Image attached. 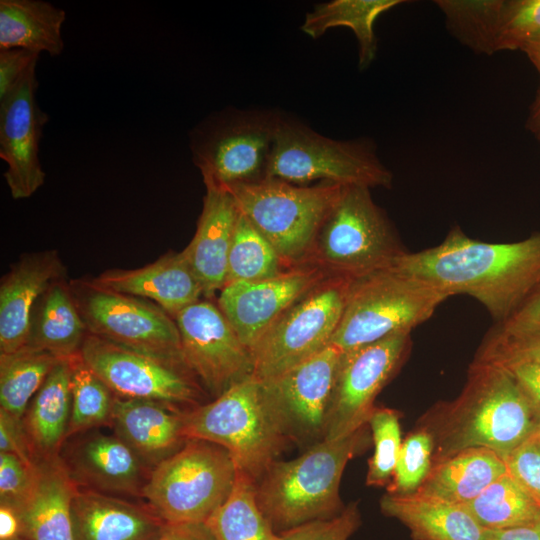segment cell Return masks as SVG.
Wrapping results in <instances>:
<instances>
[{
    "label": "cell",
    "mask_w": 540,
    "mask_h": 540,
    "mask_svg": "<svg viewBox=\"0 0 540 540\" xmlns=\"http://www.w3.org/2000/svg\"><path fill=\"white\" fill-rule=\"evenodd\" d=\"M391 268L449 297L471 296L495 323H503L540 283V232L517 242L491 243L473 239L454 226L440 244L406 252Z\"/></svg>",
    "instance_id": "cell-1"
},
{
    "label": "cell",
    "mask_w": 540,
    "mask_h": 540,
    "mask_svg": "<svg viewBox=\"0 0 540 540\" xmlns=\"http://www.w3.org/2000/svg\"><path fill=\"white\" fill-rule=\"evenodd\" d=\"M432 426V463L468 448H487L504 458L540 433V417L504 367L471 364L467 382L453 402L439 408Z\"/></svg>",
    "instance_id": "cell-2"
},
{
    "label": "cell",
    "mask_w": 540,
    "mask_h": 540,
    "mask_svg": "<svg viewBox=\"0 0 540 540\" xmlns=\"http://www.w3.org/2000/svg\"><path fill=\"white\" fill-rule=\"evenodd\" d=\"M365 426L342 438H323L301 456L269 466L256 482V500L277 533L342 511L341 477L347 462L369 445Z\"/></svg>",
    "instance_id": "cell-3"
},
{
    "label": "cell",
    "mask_w": 540,
    "mask_h": 540,
    "mask_svg": "<svg viewBox=\"0 0 540 540\" xmlns=\"http://www.w3.org/2000/svg\"><path fill=\"white\" fill-rule=\"evenodd\" d=\"M183 436L228 451L237 470L257 482L285 446L284 434L261 382L253 376L213 401L182 412Z\"/></svg>",
    "instance_id": "cell-4"
},
{
    "label": "cell",
    "mask_w": 540,
    "mask_h": 540,
    "mask_svg": "<svg viewBox=\"0 0 540 540\" xmlns=\"http://www.w3.org/2000/svg\"><path fill=\"white\" fill-rule=\"evenodd\" d=\"M406 252L370 189L347 186L324 219L302 265L316 267L328 277L355 280L391 268Z\"/></svg>",
    "instance_id": "cell-5"
},
{
    "label": "cell",
    "mask_w": 540,
    "mask_h": 540,
    "mask_svg": "<svg viewBox=\"0 0 540 540\" xmlns=\"http://www.w3.org/2000/svg\"><path fill=\"white\" fill-rule=\"evenodd\" d=\"M449 296L393 268L352 280L330 344L342 352L395 334L409 333L434 314Z\"/></svg>",
    "instance_id": "cell-6"
},
{
    "label": "cell",
    "mask_w": 540,
    "mask_h": 540,
    "mask_svg": "<svg viewBox=\"0 0 540 540\" xmlns=\"http://www.w3.org/2000/svg\"><path fill=\"white\" fill-rule=\"evenodd\" d=\"M266 178L297 185L313 181L369 189L390 188L391 171L366 139L335 140L293 118L281 116Z\"/></svg>",
    "instance_id": "cell-7"
},
{
    "label": "cell",
    "mask_w": 540,
    "mask_h": 540,
    "mask_svg": "<svg viewBox=\"0 0 540 540\" xmlns=\"http://www.w3.org/2000/svg\"><path fill=\"white\" fill-rule=\"evenodd\" d=\"M226 188L239 211L272 244L288 268L301 266L344 186L297 185L273 178Z\"/></svg>",
    "instance_id": "cell-8"
},
{
    "label": "cell",
    "mask_w": 540,
    "mask_h": 540,
    "mask_svg": "<svg viewBox=\"0 0 540 540\" xmlns=\"http://www.w3.org/2000/svg\"><path fill=\"white\" fill-rule=\"evenodd\" d=\"M237 471L226 449L189 439L152 469L142 498L168 524L206 523L229 498Z\"/></svg>",
    "instance_id": "cell-9"
},
{
    "label": "cell",
    "mask_w": 540,
    "mask_h": 540,
    "mask_svg": "<svg viewBox=\"0 0 540 540\" xmlns=\"http://www.w3.org/2000/svg\"><path fill=\"white\" fill-rule=\"evenodd\" d=\"M282 114L226 108L190 132V150L204 184L227 187L266 178Z\"/></svg>",
    "instance_id": "cell-10"
},
{
    "label": "cell",
    "mask_w": 540,
    "mask_h": 540,
    "mask_svg": "<svg viewBox=\"0 0 540 540\" xmlns=\"http://www.w3.org/2000/svg\"><path fill=\"white\" fill-rule=\"evenodd\" d=\"M69 286L88 333L190 372L176 322L157 304L102 288L88 277L71 279Z\"/></svg>",
    "instance_id": "cell-11"
},
{
    "label": "cell",
    "mask_w": 540,
    "mask_h": 540,
    "mask_svg": "<svg viewBox=\"0 0 540 540\" xmlns=\"http://www.w3.org/2000/svg\"><path fill=\"white\" fill-rule=\"evenodd\" d=\"M352 280L328 277L291 306L251 349L253 377L277 376L327 347Z\"/></svg>",
    "instance_id": "cell-12"
},
{
    "label": "cell",
    "mask_w": 540,
    "mask_h": 540,
    "mask_svg": "<svg viewBox=\"0 0 540 540\" xmlns=\"http://www.w3.org/2000/svg\"><path fill=\"white\" fill-rule=\"evenodd\" d=\"M80 355L117 396L160 402L178 410L198 403L202 386L189 371L87 334Z\"/></svg>",
    "instance_id": "cell-13"
},
{
    "label": "cell",
    "mask_w": 540,
    "mask_h": 540,
    "mask_svg": "<svg viewBox=\"0 0 540 540\" xmlns=\"http://www.w3.org/2000/svg\"><path fill=\"white\" fill-rule=\"evenodd\" d=\"M173 318L187 368L215 398L253 376L251 351L218 305L199 300Z\"/></svg>",
    "instance_id": "cell-14"
},
{
    "label": "cell",
    "mask_w": 540,
    "mask_h": 540,
    "mask_svg": "<svg viewBox=\"0 0 540 540\" xmlns=\"http://www.w3.org/2000/svg\"><path fill=\"white\" fill-rule=\"evenodd\" d=\"M410 345V334L403 333L343 352L324 439L342 438L367 425L376 396L397 371Z\"/></svg>",
    "instance_id": "cell-15"
},
{
    "label": "cell",
    "mask_w": 540,
    "mask_h": 540,
    "mask_svg": "<svg viewBox=\"0 0 540 540\" xmlns=\"http://www.w3.org/2000/svg\"><path fill=\"white\" fill-rule=\"evenodd\" d=\"M343 352L329 344L290 368L260 381L265 397L288 439H323Z\"/></svg>",
    "instance_id": "cell-16"
},
{
    "label": "cell",
    "mask_w": 540,
    "mask_h": 540,
    "mask_svg": "<svg viewBox=\"0 0 540 540\" xmlns=\"http://www.w3.org/2000/svg\"><path fill=\"white\" fill-rule=\"evenodd\" d=\"M38 81L32 68L5 97L0 99V157L13 199L32 196L45 182L39 159V143L49 117L36 98Z\"/></svg>",
    "instance_id": "cell-17"
},
{
    "label": "cell",
    "mask_w": 540,
    "mask_h": 540,
    "mask_svg": "<svg viewBox=\"0 0 540 540\" xmlns=\"http://www.w3.org/2000/svg\"><path fill=\"white\" fill-rule=\"evenodd\" d=\"M326 278L316 267L294 266L272 278L224 286L217 305L251 351L291 306Z\"/></svg>",
    "instance_id": "cell-18"
},
{
    "label": "cell",
    "mask_w": 540,
    "mask_h": 540,
    "mask_svg": "<svg viewBox=\"0 0 540 540\" xmlns=\"http://www.w3.org/2000/svg\"><path fill=\"white\" fill-rule=\"evenodd\" d=\"M59 456L80 489L142 497L150 472L119 437L91 429L67 438Z\"/></svg>",
    "instance_id": "cell-19"
},
{
    "label": "cell",
    "mask_w": 540,
    "mask_h": 540,
    "mask_svg": "<svg viewBox=\"0 0 540 540\" xmlns=\"http://www.w3.org/2000/svg\"><path fill=\"white\" fill-rule=\"evenodd\" d=\"M67 278L56 250L23 254L0 283V354L26 346L34 310L49 286Z\"/></svg>",
    "instance_id": "cell-20"
},
{
    "label": "cell",
    "mask_w": 540,
    "mask_h": 540,
    "mask_svg": "<svg viewBox=\"0 0 540 540\" xmlns=\"http://www.w3.org/2000/svg\"><path fill=\"white\" fill-rule=\"evenodd\" d=\"M205 186L196 232L181 252L199 280L203 295L211 298L225 286L228 255L240 211L226 188Z\"/></svg>",
    "instance_id": "cell-21"
},
{
    "label": "cell",
    "mask_w": 540,
    "mask_h": 540,
    "mask_svg": "<svg viewBox=\"0 0 540 540\" xmlns=\"http://www.w3.org/2000/svg\"><path fill=\"white\" fill-rule=\"evenodd\" d=\"M71 516L75 540H158L167 525L147 503L80 488Z\"/></svg>",
    "instance_id": "cell-22"
},
{
    "label": "cell",
    "mask_w": 540,
    "mask_h": 540,
    "mask_svg": "<svg viewBox=\"0 0 540 540\" xmlns=\"http://www.w3.org/2000/svg\"><path fill=\"white\" fill-rule=\"evenodd\" d=\"M92 279L102 288L151 301L172 317L203 295L182 252H168L136 269H109Z\"/></svg>",
    "instance_id": "cell-23"
},
{
    "label": "cell",
    "mask_w": 540,
    "mask_h": 540,
    "mask_svg": "<svg viewBox=\"0 0 540 540\" xmlns=\"http://www.w3.org/2000/svg\"><path fill=\"white\" fill-rule=\"evenodd\" d=\"M182 412L160 402L115 397L110 424L151 470L187 441Z\"/></svg>",
    "instance_id": "cell-24"
},
{
    "label": "cell",
    "mask_w": 540,
    "mask_h": 540,
    "mask_svg": "<svg viewBox=\"0 0 540 540\" xmlns=\"http://www.w3.org/2000/svg\"><path fill=\"white\" fill-rule=\"evenodd\" d=\"M59 454L37 458L31 493L17 512L27 540H75L71 505L78 491Z\"/></svg>",
    "instance_id": "cell-25"
},
{
    "label": "cell",
    "mask_w": 540,
    "mask_h": 540,
    "mask_svg": "<svg viewBox=\"0 0 540 540\" xmlns=\"http://www.w3.org/2000/svg\"><path fill=\"white\" fill-rule=\"evenodd\" d=\"M380 507L385 515L408 527L414 540H488L487 529L463 504L416 493H387Z\"/></svg>",
    "instance_id": "cell-26"
},
{
    "label": "cell",
    "mask_w": 540,
    "mask_h": 540,
    "mask_svg": "<svg viewBox=\"0 0 540 540\" xmlns=\"http://www.w3.org/2000/svg\"><path fill=\"white\" fill-rule=\"evenodd\" d=\"M504 459L487 448H468L432 463L413 492L455 504H466L507 473Z\"/></svg>",
    "instance_id": "cell-27"
},
{
    "label": "cell",
    "mask_w": 540,
    "mask_h": 540,
    "mask_svg": "<svg viewBox=\"0 0 540 540\" xmlns=\"http://www.w3.org/2000/svg\"><path fill=\"white\" fill-rule=\"evenodd\" d=\"M71 367L61 359L31 399L22 422L35 458L58 455L71 416Z\"/></svg>",
    "instance_id": "cell-28"
},
{
    "label": "cell",
    "mask_w": 540,
    "mask_h": 540,
    "mask_svg": "<svg viewBox=\"0 0 540 540\" xmlns=\"http://www.w3.org/2000/svg\"><path fill=\"white\" fill-rule=\"evenodd\" d=\"M88 334L67 278L53 282L40 298L32 317L26 346L44 350L58 359L80 354Z\"/></svg>",
    "instance_id": "cell-29"
},
{
    "label": "cell",
    "mask_w": 540,
    "mask_h": 540,
    "mask_svg": "<svg viewBox=\"0 0 540 540\" xmlns=\"http://www.w3.org/2000/svg\"><path fill=\"white\" fill-rule=\"evenodd\" d=\"M63 9L42 0L0 1V50L20 48L51 56L64 48Z\"/></svg>",
    "instance_id": "cell-30"
},
{
    "label": "cell",
    "mask_w": 540,
    "mask_h": 540,
    "mask_svg": "<svg viewBox=\"0 0 540 540\" xmlns=\"http://www.w3.org/2000/svg\"><path fill=\"white\" fill-rule=\"evenodd\" d=\"M402 0H332L314 6L305 16L300 29L313 39L327 30L345 26L350 28L358 44V66L366 69L375 60L377 39L374 24L378 17Z\"/></svg>",
    "instance_id": "cell-31"
},
{
    "label": "cell",
    "mask_w": 540,
    "mask_h": 540,
    "mask_svg": "<svg viewBox=\"0 0 540 540\" xmlns=\"http://www.w3.org/2000/svg\"><path fill=\"white\" fill-rule=\"evenodd\" d=\"M59 360L47 351L29 346L0 354V409L22 419L31 399Z\"/></svg>",
    "instance_id": "cell-32"
},
{
    "label": "cell",
    "mask_w": 540,
    "mask_h": 540,
    "mask_svg": "<svg viewBox=\"0 0 540 540\" xmlns=\"http://www.w3.org/2000/svg\"><path fill=\"white\" fill-rule=\"evenodd\" d=\"M206 524L216 540H279L258 506L256 482L240 471L229 498Z\"/></svg>",
    "instance_id": "cell-33"
},
{
    "label": "cell",
    "mask_w": 540,
    "mask_h": 540,
    "mask_svg": "<svg viewBox=\"0 0 540 540\" xmlns=\"http://www.w3.org/2000/svg\"><path fill=\"white\" fill-rule=\"evenodd\" d=\"M487 530L540 521V506L507 472L472 501L463 504Z\"/></svg>",
    "instance_id": "cell-34"
},
{
    "label": "cell",
    "mask_w": 540,
    "mask_h": 540,
    "mask_svg": "<svg viewBox=\"0 0 540 540\" xmlns=\"http://www.w3.org/2000/svg\"><path fill=\"white\" fill-rule=\"evenodd\" d=\"M447 30L476 54L497 52V36L504 0H437Z\"/></svg>",
    "instance_id": "cell-35"
},
{
    "label": "cell",
    "mask_w": 540,
    "mask_h": 540,
    "mask_svg": "<svg viewBox=\"0 0 540 540\" xmlns=\"http://www.w3.org/2000/svg\"><path fill=\"white\" fill-rule=\"evenodd\" d=\"M287 269L272 244L240 212L229 250L225 286L272 278Z\"/></svg>",
    "instance_id": "cell-36"
},
{
    "label": "cell",
    "mask_w": 540,
    "mask_h": 540,
    "mask_svg": "<svg viewBox=\"0 0 540 540\" xmlns=\"http://www.w3.org/2000/svg\"><path fill=\"white\" fill-rule=\"evenodd\" d=\"M71 367V416L66 439L111 422L116 395L83 361L69 359Z\"/></svg>",
    "instance_id": "cell-37"
},
{
    "label": "cell",
    "mask_w": 540,
    "mask_h": 540,
    "mask_svg": "<svg viewBox=\"0 0 540 540\" xmlns=\"http://www.w3.org/2000/svg\"><path fill=\"white\" fill-rule=\"evenodd\" d=\"M514 361L540 363V324L495 323L474 359V362L496 365Z\"/></svg>",
    "instance_id": "cell-38"
},
{
    "label": "cell",
    "mask_w": 540,
    "mask_h": 540,
    "mask_svg": "<svg viewBox=\"0 0 540 540\" xmlns=\"http://www.w3.org/2000/svg\"><path fill=\"white\" fill-rule=\"evenodd\" d=\"M374 453L369 460L366 485L382 487L390 483L402 445L399 414L389 408H374L368 423Z\"/></svg>",
    "instance_id": "cell-39"
},
{
    "label": "cell",
    "mask_w": 540,
    "mask_h": 540,
    "mask_svg": "<svg viewBox=\"0 0 540 540\" xmlns=\"http://www.w3.org/2000/svg\"><path fill=\"white\" fill-rule=\"evenodd\" d=\"M432 435L424 428L411 433L402 442L388 493L415 492L427 476L433 455Z\"/></svg>",
    "instance_id": "cell-40"
},
{
    "label": "cell",
    "mask_w": 540,
    "mask_h": 540,
    "mask_svg": "<svg viewBox=\"0 0 540 540\" xmlns=\"http://www.w3.org/2000/svg\"><path fill=\"white\" fill-rule=\"evenodd\" d=\"M539 34L540 0H504L497 36V52L522 50Z\"/></svg>",
    "instance_id": "cell-41"
},
{
    "label": "cell",
    "mask_w": 540,
    "mask_h": 540,
    "mask_svg": "<svg viewBox=\"0 0 540 540\" xmlns=\"http://www.w3.org/2000/svg\"><path fill=\"white\" fill-rule=\"evenodd\" d=\"M360 525L357 504L343 508L337 515L310 521L279 534V540H348Z\"/></svg>",
    "instance_id": "cell-42"
},
{
    "label": "cell",
    "mask_w": 540,
    "mask_h": 540,
    "mask_svg": "<svg viewBox=\"0 0 540 540\" xmlns=\"http://www.w3.org/2000/svg\"><path fill=\"white\" fill-rule=\"evenodd\" d=\"M34 473L35 465L30 466L15 455L0 453V504L18 512L31 493Z\"/></svg>",
    "instance_id": "cell-43"
},
{
    "label": "cell",
    "mask_w": 540,
    "mask_h": 540,
    "mask_svg": "<svg viewBox=\"0 0 540 540\" xmlns=\"http://www.w3.org/2000/svg\"><path fill=\"white\" fill-rule=\"evenodd\" d=\"M503 459L508 473L540 506V435L523 442Z\"/></svg>",
    "instance_id": "cell-44"
},
{
    "label": "cell",
    "mask_w": 540,
    "mask_h": 540,
    "mask_svg": "<svg viewBox=\"0 0 540 540\" xmlns=\"http://www.w3.org/2000/svg\"><path fill=\"white\" fill-rule=\"evenodd\" d=\"M38 53L13 48L0 50V99L11 92L37 66Z\"/></svg>",
    "instance_id": "cell-45"
},
{
    "label": "cell",
    "mask_w": 540,
    "mask_h": 540,
    "mask_svg": "<svg viewBox=\"0 0 540 540\" xmlns=\"http://www.w3.org/2000/svg\"><path fill=\"white\" fill-rule=\"evenodd\" d=\"M0 453L15 455L26 464L35 465V454L22 419H18L2 409H0Z\"/></svg>",
    "instance_id": "cell-46"
},
{
    "label": "cell",
    "mask_w": 540,
    "mask_h": 540,
    "mask_svg": "<svg viewBox=\"0 0 540 540\" xmlns=\"http://www.w3.org/2000/svg\"><path fill=\"white\" fill-rule=\"evenodd\" d=\"M499 366L506 368L511 373L540 417V363L514 361Z\"/></svg>",
    "instance_id": "cell-47"
},
{
    "label": "cell",
    "mask_w": 540,
    "mask_h": 540,
    "mask_svg": "<svg viewBox=\"0 0 540 540\" xmlns=\"http://www.w3.org/2000/svg\"><path fill=\"white\" fill-rule=\"evenodd\" d=\"M158 540H216L206 523L166 525Z\"/></svg>",
    "instance_id": "cell-48"
},
{
    "label": "cell",
    "mask_w": 540,
    "mask_h": 540,
    "mask_svg": "<svg viewBox=\"0 0 540 540\" xmlns=\"http://www.w3.org/2000/svg\"><path fill=\"white\" fill-rule=\"evenodd\" d=\"M514 325L540 324V283L505 322Z\"/></svg>",
    "instance_id": "cell-49"
},
{
    "label": "cell",
    "mask_w": 540,
    "mask_h": 540,
    "mask_svg": "<svg viewBox=\"0 0 540 540\" xmlns=\"http://www.w3.org/2000/svg\"><path fill=\"white\" fill-rule=\"evenodd\" d=\"M488 540H540V521L499 530H487Z\"/></svg>",
    "instance_id": "cell-50"
},
{
    "label": "cell",
    "mask_w": 540,
    "mask_h": 540,
    "mask_svg": "<svg viewBox=\"0 0 540 540\" xmlns=\"http://www.w3.org/2000/svg\"><path fill=\"white\" fill-rule=\"evenodd\" d=\"M18 537H22L19 514L13 508L0 504V540H13Z\"/></svg>",
    "instance_id": "cell-51"
},
{
    "label": "cell",
    "mask_w": 540,
    "mask_h": 540,
    "mask_svg": "<svg viewBox=\"0 0 540 540\" xmlns=\"http://www.w3.org/2000/svg\"><path fill=\"white\" fill-rule=\"evenodd\" d=\"M527 127L540 141V88L530 108Z\"/></svg>",
    "instance_id": "cell-52"
},
{
    "label": "cell",
    "mask_w": 540,
    "mask_h": 540,
    "mask_svg": "<svg viewBox=\"0 0 540 540\" xmlns=\"http://www.w3.org/2000/svg\"><path fill=\"white\" fill-rule=\"evenodd\" d=\"M522 51L526 54L530 62L537 70L540 77V34L529 41Z\"/></svg>",
    "instance_id": "cell-53"
},
{
    "label": "cell",
    "mask_w": 540,
    "mask_h": 540,
    "mask_svg": "<svg viewBox=\"0 0 540 540\" xmlns=\"http://www.w3.org/2000/svg\"><path fill=\"white\" fill-rule=\"evenodd\" d=\"M13 540H27V539L24 538V537H18V538H15V539H13Z\"/></svg>",
    "instance_id": "cell-54"
},
{
    "label": "cell",
    "mask_w": 540,
    "mask_h": 540,
    "mask_svg": "<svg viewBox=\"0 0 540 540\" xmlns=\"http://www.w3.org/2000/svg\"><path fill=\"white\" fill-rule=\"evenodd\" d=\"M539 435H540V433H539Z\"/></svg>",
    "instance_id": "cell-55"
}]
</instances>
